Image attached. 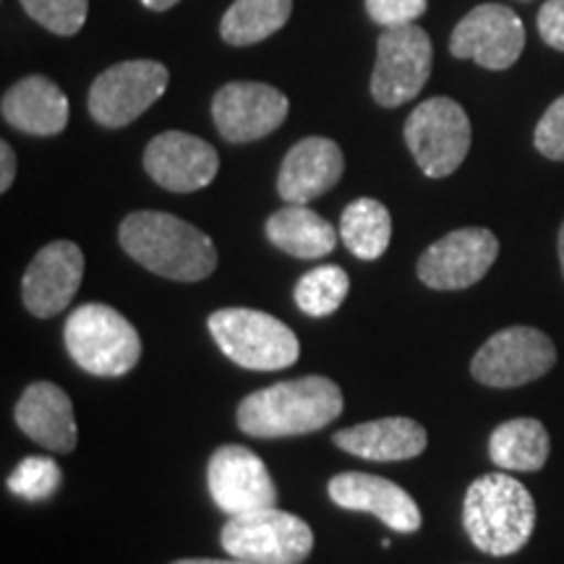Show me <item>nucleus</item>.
<instances>
[{"instance_id": "nucleus-1", "label": "nucleus", "mask_w": 564, "mask_h": 564, "mask_svg": "<svg viewBox=\"0 0 564 564\" xmlns=\"http://www.w3.org/2000/svg\"><path fill=\"white\" fill-rule=\"evenodd\" d=\"M118 241L133 262L167 280L199 282L217 267V249L207 232L167 212H131Z\"/></svg>"}, {"instance_id": "nucleus-2", "label": "nucleus", "mask_w": 564, "mask_h": 564, "mask_svg": "<svg viewBox=\"0 0 564 564\" xmlns=\"http://www.w3.org/2000/svg\"><path fill=\"white\" fill-rule=\"evenodd\" d=\"M343 392L327 377H301L251 392L238 405V426L259 440L312 434L343 413Z\"/></svg>"}, {"instance_id": "nucleus-3", "label": "nucleus", "mask_w": 564, "mask_h": 564, "mask_svg": "<svg viewBox=\"0 0 564 564\" xmlns=\"http://www.w3.org/2000/svg\"><path fill=\"white\" fill-rule=\"evenodd\" d=\"M463 525L476 549L510 556L528 544L535 528V502L518 478L486 474L465 491Z\"/></svg>"}, {"instance_id": "nucleus-4", "label": "nucleus", "mask_w": 564, "mask_h": 564, "mask_svg": "<svg viewBox=\"0 0 564 564\" xmlns=\"http://www.w3.org/2000/svg\"><path fill=\"white\" fill-rule=\"evenodd\" d=\"M63 337H66L68 356L95 377H123L141 358L137 327L105 303H84L74 308Z\"/></svg>"}, {"instance_id": "nucleus-5", "label": "nucleus", "mask_w": 564, "mask_h": 564, "mask_svg": "<svg viewBox=\"0 0 564 564\" xmlns=\"http://www.w3.org/2000/svg\"><path fill=\"white\" fill-rule=\"evenodd\" d=\"M209 335L232 364L251 371H280L299 361V337L288 324L257 308H220L207 319Z\"/></svg>"}, {"instance_id": "nucleus-6", "label": "nucleus", "mask_w": 564, "mask_h": 564, "mask_svg": "<svg viewBox=\"0 0 564 564\" xmlns=\"http://www.w3.org/2000/svg\"><path fill=\"white\" fill-rule=\"evenodd\" d=\"M220 544L236 560L251 564H301L314 549V533L293 512L264 507L232 514L220 531Z\"/></svg>"}, {"instance_id": "nucleus-7", "label": "nucleus", "mask_w": 564, "mask_h": 564, "mask_svg": "<svg viewBox=\"0 0 564 564\" xmlns=\"http://www.w3.org/2000/svg\"><path fill=\"white\" fill-rule=\"evenodd\" d=\"M470 121L463 105L449 97H432L421 102L405 121L408 150L429 178H447L468 158Z\"/></svg>"}, {"instance_id": "nucleus-8", "label": "nucleus", "mask_w": 564, "mask_h": 564, "mask_svg": "<svg viewBox=\"0 0 564 564\" xmlns=\"http://www.w3.org/2000/svg\"><path fill=\"white\" fill-rule=\"evenodd\" d=\"M432 40L419 24L384 30L377 45L371 95L382 108H400L419 97L432 76Z\"/></svg>"}, {"instance_id": "nucleus-9", "label": "nucleus", "mask_w": 564, "mask_h": 564, "mask_svg": "<svg viewBox=\"0 0 564 564\" xmlns=\"http://www.w3.org/2000/svg\"><path fill=\"white\" fill-rule=\"evenodd\" d=\"M171 74L158 61H123L102 70L89 89V116L105 129H123L165 95Z\"/></svg>"}, {"instance_id": "nucleus-10", "label": "nucleus", "mask_w": 564, "mask_h": 564, "mask_svg": "<svg viewBox=\"0 0 564 564\" xmlns=\"http://www.w3.org/2000/svg\"><path fill=\"white\" fill-rule=\"evenodd\" d=\"M556 348L535 327H507L491 335L470 361L476 382L494 390L523 387L554 369Z\"/></svg>"}, {"instance_id": "nucleus-11", "label": "nucleus", "mask_w": 564, "mask_h": 564, "mask_svg": "<svg viewBox=\"0 0 564 564\" xmlns=\"http://www.w3.org/2000/svg\"><path fill=\"white\" fill-rule=\"evenodd\" d=\"M499 257V241L486 228H460L429 246L419 259V278L434 291H463L486 278Z\"/></svg>"}, {"instance_id": "nucleus-12", "label": "nucleus", "mask_w": 564, "mask_h": 564, "mask_svg": "<svg viewBox=\"0 0 564 564\" xmlns=\"http://www.w3.org/2000/svg\"><path fill=\"white\" fill-rule=\"evenodd\" d=\"M288 97L262 82H230L212 100L217 131L230 144L270 137L288 118Z\"/></svg>"}, {"instance_id": "nucleus-13", "label": "nucleus", "mask_w": 564, "mask_h": 564, "mask_svg": "<svg viewBox=\"0 0 564 564\" xmlns=\"http://www.w3.org/2000/svg\"><path fill=\"white\" fill-rule=\"evenodd\" d=\"M525 47V26L502 3H484L463 17L449 37V53L491 70L510 68Z\"/></svg>"}, {"instance_id": "nucleus-14", "label": "nucleus", "mask_w": 564, "mask_h": 564, "mask_svg": "<svg viewBox=\"0 0 564 564\" xmlns=\"http://www.w3.org/2000/svg\"><path fill=\"white\" fill-rule=\"evenodd\" d=\"M207 486L215 505L230 518L278 505V489L264 460L241 444H225L212 453Z\"/></svg>"}, {"instance_id": "nucleus-15", "label": "nucleus", "mask_w": 564, "mask_h": 564, "mask_svg": "<svg viewBox=\"0 0 564 564\" xmlns=\"http://www.w3.org/2000/svg\"><path fill=\"white\" fill-rule=\"evenodd\" d=\"M144 171L167 192L192 194L215 181L220 158L209 141L183 131H165L147 144Z\"/></svg>"}, {"instance_id": "nucleus-16", "label": "nucleus", "mask_w": 564, "mask_h": 564, "mask_svg": "<svg viewBox=\"0 0 564 564\" xmlns=\"http://www.w3.org/2000/svg\"><path fill=\"white\" fill-rule=\"evenodd\" d=\"M84 278V253L74 241H53L37 251L21 280L26 312L51 319L74 301Z\"/></svg>"}, {"instance_id": "nucleus-17", "label": "nucleus", "mask_w": 564, "mask_h": 564, "mask_svg": "<svg viewBox=\"0 0 564 564\" xmlns=\"http://www.w3.org/2000/svg\"><path fill=\"white\" fill-rule=\"evenodd\" d=\"M329 499L350 512H371L398 533H415L421 528V510L403 486L371 474H337L327 486Z\"/></svg>"}, {"instance_id": "nucleus-18", "label": "nucleus", "mask_w": 564, "mask_h": 564, "mask_svg": "<svg viewBox=\"0 0 564 564\" xmlns=\"http://www.w3.org/2000/svg\"><path fill=\"white\" fill-rule=\"evenodd\" d=\"M345 158L333 139L306 137L291 147L280 165L278 192L288 204H308L343 178Z\"/></svg>"}, {"instance_id": "nucleus-19", "label": "nucleus", "mask_w": 564, "mask_h": 564, "mask_svg": "<svg viewBox=\"0 0 564 564\" xmlns=\"http://www.w3.org/2000/svg\"><path fill=\"white\" fill-rule=\"evenodd\" d=\"M19 429L32 442L42 444L53 453H74L76 447V419L70 398L53 382H34L21 392L17 403Z\"/></svg>"}, {"instance_id": "nucleus-20", "label": "nucleus", "mask_w": 564, "mask_h": 564, "mask_svg": "<svg viewBox=\"0 0 564 564\" xmlns=\"http://www.w3.org/2000/svg\"><path fill=\"white\" fill-rule=\"evenodd\" d=\"M3 121L32 137H55L68 126V97L47 76H26L0 102Z\"/></svg>"}, {"instance_id": "nucleus-21", "label": "nucleus", "mask_w": 564, "mask_h": 564, "mask_svg": "<svg viewBox=\"0 0 564 564\" xmlns=\"http://www.w3.org/2000/svg\"><path fill=\"white\" fill-rule=\"evenodd\" d=\"M345 453L373 463L413 460L426 449V429L413 419H379L343 429L333 436Z\"/></svg>"}, {"instance_id": "nucleus-22", "label": "nucleus", "mask_w": 564, "mask_h": 564, "mask_svg": "<svg viewBox=\"0 0 564 564\" xmlns=\"http://www.w3.org/2000/svg\"><path fill=\"white\" fill-rule=\"evenodd\" d=\"M267 238L295 259H322L335 251L337 232L333 225L308 209L306 204H288L267 220Z\"/></svg>"}, {"instance_id": "nucleus-23", "label": "nucleus", "mask_w": 564, "mask_h": 564, "mask_svg": "<svg viewBox=\"0 0 564 564\" xmlns=\"http://www.w3.org/2000/svg\"><path fill=\"white\" fill-rule=\"evenodd\" d=\"M549 449H552V440L539 419H512L499 423L489 440L494 465H499L502 470H520V474H533V470L544 468Z\"/></svg>"}, {"instance_id": "nucleus-24", "label": "nucleus", "mask_w": 564, "mask_h": 564, "mask_svg": "<svg viewBox=\"0 0 564 564\" xmlns=\"http://www.w3.org/2000/svg\"><path fill=\"white\" fill-rule=\"evenodd\" d=\"M340 238L352 257L373 262L390 249L392 217L382 202L361 196L343 209Z\"/></svg>"}, {"instance_id": "nucleus-25", "label": "nucleus", "mask_w": 564, "mask_h": 564, "mask_svg": "<svg viewBox=\"0 0 564 564\" xmlns=\"http://www.w3.org/2000/svg\"><path fill=\"white\" fill-rule=\"evenodd\" d=\"M291 11L293 0H232L223 17L220 34L230 45H253L282 30Z\"/></svg>"}, {"instance_id": "nucleus-26", "label": "nucleus", "mask_w": 564, "mask_h": 564, "mask_svg": "<svg viewBox=\"0 0 564 564\" xmlns=\"http://www.w3.org/2000/svg\"><path fill=\"white\" fill-rule=\"evenodd\" d=\"M350 278L343 267L322 264L316 270L306 272L295 285V306L306 316L324 319L335 314L348 299Z\"/></svg>"}, {"instance_id": "nucleus-27", "label": "nucleus", "mask_w": 564, "mask_h": 564, "mask_svg": "<svg viewBox=\"0 0 564 564\" xmlns=\"http://www.w3.org/2000/svg\"><path fill=\"white\" fill-rule=\"evenodd\" d=\"M61 468L53 457H26L19 463V468L9 476V489L21 499L30 502H42V499L53 497L61 486Z\"/></svg>"}, {"instance_id": "nucleus-28", "label": "nucleus", "mask_w": 564, "mask_h": 564, "mask_svg": "<svg viewBox=\"0 0 564 564\" xmlns=\"http://www.w3.org/2000/svg\"><path fill=\"white\" fill-rule=\"evenodd\" d=\"M21 6L40 26L61 37L79 32L89 13V0H21Z\"/></svg>"}, {"instance_id": "nucleus-29", "label": "nucleus", "mask_w": 564, "mask_h": 564, "mask_svg": "<svg viewBox=\"0 0 564 564\" xmlns=\"http://www.w3.org/2000/svg\"><path fill=\"white\" fill-rule=\"evenodd\" d=\"M533 144L544 158L564 162V97L549 105L539 126H535Z\"/></svg>"}, {"instance_id": "nucleus-30", "label": "nucleus", "mask_w": 564, "mask_h": 564, "mask_svg": "<svg viewBox=\"0 0 564 564\" xmlns=\"http://www.w3.org/2000/svg\"><path fill=\"white\" fill-rule=\"evenodd\" d=\"M426 3L429 0H366V11L371 21L392 30V26L413 24L426 11Z\"/></svg>"}, {"instance_id": "nucleus-31", "label": "nucleus", "mask_w": 564, "mask_h": 564, "mask_svg": "<svg viewBox=\"0 0 564 564\" xmlns=\"http://www.w3.org/2000/svg\"><path fill=\"white\" fill-rule=\"evenodd\" d=\"M539 32L546 45L564 53V0H546L539 11Z\"/></svg>"}, {"instance_id": "nucleus-32", "label": "nucleus", "mask_w": 564, "mask_h": 564, "mask_svg": "<svg viewBox=\"0 0 564 564\" xmlns=\"http://www.w3.org/2000/svg\"><path fill=\"white\" fill-rule=\"evenodd\" d=\"M13 178H17V154L9 141H0V192H9Z\"/></svg>"}, {"instance_id": "nucleus-33", "label": "nucleus", "mask_w": 564, "mask_h": 564, "mask_svg": "<svg viewBox=\"0 0 564 564\" xmlns=\"http://www.w3.org/2000/svg\"><path fill=\"white\" fill-rule=\"evenodd\" d=\"M173 564H251V562H243V560H236V556H230V560H178Z\"/></svg>"}, {"instance_id": "nucleus-34", "label": "nucleus", "mask_w": 564, "mask_h": 564, "mask_svg": "<svg viewBox=\"0 0 564 564\" xmlns=\"http://www.w3.org/2000/svg\"><path fill=\"white\" fill-rule=\"evenodd\" d=\"M141 3H144L147 9H152V11H167V9H173L178 0H141Z\"/></svg>"}, {"instance_id": "nucleus-35", "label": "nucleus", "mask_w": 564, "mask_h": 564, "mask_svg": "<svg viewBox=\"0 0 564 564\" xmlns=\"http://www.w3.org/2000/svg\"><path fill=\"white\" fill-rule=\"evenodd\" d=\"M560 264H562V274H564V223L560 228Z\"/></svg>"}]
</instances>
